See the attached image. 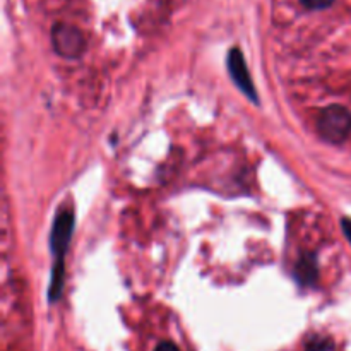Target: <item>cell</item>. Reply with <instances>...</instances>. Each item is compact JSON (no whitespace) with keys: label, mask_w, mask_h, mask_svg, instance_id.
Here are the masks:
<instances>
[{"label":"cell","mask_w":351,"mask_h":351,"mask_svg":"<svg viewBox=\"0 0 351 351\" xmlns=\"http://www.w3.org/2000/svg\"><path fill=\"white\" fill-rule=\"evenodd\" d=\"M226 67H228L230 75H232V81L239 86L240 91L245 96H249L254 103L259 101L256 93V86H254L252 77H250V72L247 69L245 58H243L242 51L239 48H232L228 51V57H226Z\"/></svg>","instance_id":"4"},{"label":"cell","mask_w":351,"mask_h":351,"mask_svg":"<svg viewBox=\"0 0 351 351\" xmlns=\"http://www.w3.org/2000/svg\"><path fill=\"white\" fill-rule=\"evenodd\" d=\"M329 348V343L328 341H321V339H317V341H314L311 345V348H308V351H324Z\"/></svg>","instance_id":"7"},{"label":"cell","mask_w":351,"mask_h":351,"mask_svg":"<svg viewBox=\"0 0 351 351\" xmlns=\"http://www.w3.org/2000/svg\"><path fill=\"white\" fill-rule=\"evenodd\" d=\"M74 232V213L71 209H62L55 218L50 233V249L57 263H64V256L71 243Z\"/></svg>","instance_id":"3"},{"label":"cell","mask_w":351,"mask_h":351,"mask_svg":"<svg viewBox=\"0 0 351 351\" xmlns=\"http://www.w3.org/2000/svg\"><path fill=\"white\" fill-rule=\"evenodd\" d=\"M317 130L328 143L341 144L351 132V113L341 105L326 106L317 119Z\"/></svg>","instance_id":"1"},{"label":"cell","mask_w":351,"mask_h":351,"mask_svg":"<svg viewBox=\"0 0 351 351\" xmlns=\"http://www.w3.org/2000/svg\"><path fill=\"white\" fill-rule=\"evenodd\" d=\"M293 274H295V278H297L298 283L304 285V287H311V285H314L315 281H317V276H319L317 259H315V256L307 254V256L300 257L297 263V266H295Z\"/></svg>","instance_id":"5"},{"label":"cell","mask_w":351,"mask_h":351,"mask_svg":"<svg viewBox=\"0 0 351 351\" xmlns=\"http://www.w3.org/2000/svg\"><path fill=\"white\" fill-rule=\"evenodd\" d=\"M51 45L55 53L64 58H79L86 50V40L81 31L64 23L55 24L51 29Z\"/></svg>","instance_id":"2"},{"label":"cell","mask_w":351,"mask_h":351,"mask_svg":"<svg viewBox=\"0 0 351 351\" xmlns=\"http://www.w3.org/2000/svg\"><path fill=\"white\" fill-rule=\"evenodd\" d=\"M300 2L304 3L307 9L319 10V9H326V7H329L335 0H300Z\"/></svg>","instance_id":"6"},{"label":"cell","mask_w":351,"mask_h":351,"mask_svg":"<svg viewBox=\"0 0 351 351\" xmlns=\"http://www.w3.org/2000/svg\"><path fill=\"white\" fill-rule=\"evenodd\" d=\"M154 351H180L177 348V346L173 345V343H161V345H158V348Z\"/></svg>","instance_id":"9"},{"label":"cell","mask_w":351,"mask_h":351,"mask_svg":"<svg viewBox=\"0 0 351 351\" xmlns=\"http://www.w3.org/2000/svg\"><path fill=\"white\" fill-rule=\"evenodd\" d=\"M341 226H343V232H345L346 239H348L350 243H351V219H348V218L343 219Z\"/></svg>","instance_id":"8"}]
</instances>
